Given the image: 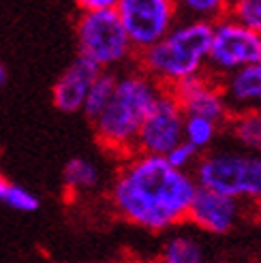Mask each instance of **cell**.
<instances>
[{
    "label": "cell",
    "mask_w": 261,
    "mask_h": 263,
    "mask_svg": "<svg viewBox=\"0 0 261 263\" xmlns=\"http://www.w3.org/2000/svg\"><path fill=\"white\" fill-rule=\"evenodd\" d=\"M172 95L178 99L180 107L184 109L187 116L208 118V120H214L223 126L233 116L229 101L223 92V84L210 73H201L178 84L176 88H172Z\"/></svg>",
    "instance_id": "9c48e42d"
},
{
    "label": "cell",
    "mask_w": 261,
    "mask_h": 263,
    "mask_svg": "<svg viewBox=\"0 0 261 263\" xmlns=\"http://www.w3.org/2000/svg\"><path fill=\"white\" fill-rule=\"evenodd\" d=\"M199 189L233 197L246 205L261 203V154L220 148L201 154L193 172Z\"/></svg>",
    "instance_id": "277c9868"
},
{
    "label": "cell",
    "mask_w": 261,
    "mask_h": 263,
    "mask_svg": "<svg viewBox=\"0 0 261 263\" xmlns=\"http://www.w3.org/2000/svg\"><path fill=\"white\" fill-rule=\"evenodd\" d=\"M231 5L223 0H182L178 3L180 20H191V22H206V24H216L229 15Z\"/></svg>",
    "instance_id": "e0dca14e"
},
{
    "label": "cell",
    "mask_w": 261,
    "mask_h": 263,
    "mask_svg": "<svg viewBox=\"0 0 261 263\" xmlns=\"http://www.w3.org/2000/svg\"><path fill=\"white\" fill-rule=\"evenodd\" d=\"M257 212H259V214H261V203H259V205H257Z\"/></svg>",
    "instance_id": "cb8c5ba5"
},
{
    "label": "cell",
    "mask_w": 261,
    "mask_h": 263,
    "mask_svg": "<svg viewBox=\"0 0 261 263\" xmlns=\"http://www.w3.org/2000/svg\"><path fill=\"white\" fill-rule=\"evenodd\" d=\"M246 208L249 205L233 199V197L199 189L189 210V222L199 231L225 235L236 229V225L244 218Z\"/></svg>",
    "instance_id": "30bf717a"
},
{
    "label": "cell",
    "mask_w": 261,
    "mask_h": 263,
    "mask_svg": "<svg viewBox=\"0 0 261 263\" xmlns=\"http://www.w3.org/2000/svg\"><path fill=\"white\" fill-rule=\"evenodd\" d=\"M0 203H5L7 208L17 210V212H24V214L36 212L41 208V199H39L36 193H32L30 189L22 186L17 182H11L3 174H0Z\"/></svg>",
    "instance_id": "d6986e66"
},
{
    "label": "cell",
    "mask_w": 261,
    "mask_h": 263,
    "mask_svg": "<svg viewBox=\"0 0 261 263\" xmlns=\"http://www.w3.org/2000/svg\"><path fill=\"white\" fill-rule=\"evenodd\" d=\"M218 263H223V261H218Z\"/></svg>",
    "instance_id": "d4e9b609"
},
{
    "label": "cell",
    "mask_w": 261,
    "mask_h": 263,
    "mask_svg": "<svg viewBox=\"0 0 261 263\" xmlns=\"http://www.w3.org/2000/svg\"><path fill=\"white\" fill-rule=\"evenodd\" d=\"M225 126L236 148L261 154V111H238L229 118Z\"/></svg>",
    "instance_id": "5bb4252c"
},
{
    "label": "cell",
    "mask_w": 261,
    "mask_h": 263,
    "mask_svg": "<svg viewBox=\"0 0 261 263\" xmlns=\"http://www.w3.org/2000/svg\"><path fill=\"white\" fill-rule=\"evenodd\" d=\"M118 15L135 51L161 43L180 22L178 5L172 0H120Z\"/></svg>",
    "instance_id": "52a82bcc"
},
{
    "label": "cell",
    "mask_w": 261,
    "mask_h": 263,
    "mask_svg": "<svg viewBox=\"0 0 261 263\" xmlns=\"http://www.w3.org/2000/svg\"><path fill=\"white\" fill-rule=\"evenodd\" d=\"M163 90L165 88H161L141 69L118 75L116 92L107 109L92 122L101 146L114 154H122L124 159L135 154L139 130L156 101L161 99Z\"/></svg>",
    "instance_id": "7a4b0ae2"
},
{
    "label": "cell",
    "mask_w": 261,
    "mask_h": 263,
    "mask_svg": "<svg viewBox=\"0 0 261 263\" xmlns=\"http://www.w3.org/2000/svg\"><path fill=\"white\" fill-rule=\"evenodd\" d=\"M261 62V34L236 17L225 15L212 24V43L208 56V73L223 82L225 77Z\"/></svg>",
    "instance_id": "8992f818"
},
{
    "label": "cell",
    "mask_w": 261,
    "mask_h": 263,
    "mask_svg": "<svg viewBox=\"0 0 261 263\" xmlns=\"http://www.w3.org/2000/svg\"><path fill=\"white\" fill-rule=\"evenodd\" d=\"M165 159H167L169 165L176 167V169H180V172H189V174H193V172H195V167H197V163H199V159H201V152H199V150H195L191 143L182 141L180 146H176L172 152L165 156Z\"/></svg>",
    "instance_id": "44dd1931"
},
{
    "label": "cell",
    "mask_w": 261,
    "mask_h": 263,
    "mask_svg": "<svg viewBox=\"0 0 261 263\" xmlns=\"http://www.w3.org/2000/svg\"><path fill=\"white\" fill-rule=\"evenodd\" d=\"M220 126L214 120H208V118H199V116H187L184 122V141L191 143L195 150H199L201 154L210 152L214 141L220 133Z\"/></svg>",
    "instance_id": "ac0fdd59"
},
{
    "label": "cell",
    "mask_w": 261,
    "mask_h": 263,
    "mask_svg": "<svg viewBox=\"0 0 261 263\" xmlns=\"http://www.w3.org/2000/svg\"><path fill=\"white\" fill-rule=\"evenodd\" d=\"M197 180L180 172L165 156L130 154L116 176L109 201L116 214L146 231H169L189 220Z\"/></svg>",
    "instance_id": "6da1fadb"
},
{
    "label": "cell",
    "mask_w": 261,
    "mask_h": 263,
    "mask_svg": "<svg viewBox=\"0 0 261 263\" xmlns=\"http://www.w3.org/2000/svg\"><path fill=\"white\" fill-rule=\"evenodd\" d=\"M7 77H9V73H7L5 62H0V88H5V84H7Z\"/></svg>",
    "instance_id": "603a6c76"
},
{
    "label": "cell",
    "mask_w": 261,
    "mask_h": 263,
    "mask_svg": "<svg viewBox=\"0 0 261 263\" xmlns=\"http://www.w3.org/2000/svg\"><path fill=\"white\" fill-rule=\"evenodd\" d=\"M118 0H82L80 9H90V11H103V9H116Z\"/></svg>",
    "instance_id": "7402d4cb"
},
{
    "label": "cell",
    "mask_w": 261,
    "mask_h": 263,
    "mask_svg": "<svg viewBox=\"0 0 261 263\" xmlns=\"http://www.w3.org/2000/svg\"><path fill=\"white\" fill-rule=\"evenodd\" d=\"M99 182H101V172L90 159L75 156L62 169V186L71 195L92 191Z\"/></svg>",
    "instance_id": "9a60e30c"
},
{
    "label": "cell",
    "mask_w": 261,
    "mask_h": 263,
    "mask_svg": "<svg viewBox=\"0 0 261 263\" xmlns=\"http://www.w3.org/2000/svg\"><path fill=\"white\" fill-rule=\"evenodd\" d=\"M184 122L187 114L180 107L178 99L172 95V90H163L161 99L156 101L139 130L135 152L150 156H167L176 146L184 141Z\"/></svg>",
    "instance_id": "ba28073f"
},
{
    "label": "cell",
    "mask_w": 261,
    "mask_h": 263,
    "mask_svg": "<svg viewBox=\"0 0 261 263\" xmlns=\"http://www.w3.org/2000/svg\"><path fill=\"white\" fill-rule=\"evenodd\" d=\"M75 39L77 56L97 64L101 71L126 62L135 51L120 22L118 9H80L75 17Z\"/></svg>",
    "instance_id": "5b68a950"
},
{
    "label": "cell",
    "mask_w": 261,
    "mask_h": 263,
    "mask_svg": "<svg viewBox=\"0 0 261 263\" xmlns=\"http://www.w3.org/2000/svg\"><path fill=\"white\" fill-rule=\"evenodd\" d=\"M116 84H118V75L114 71H101V75L95 80V84L90 86V92L86 97L84 105V116L88 120H97V118L107 109V105L116 92Z\"/></svg>",
    "instance_id": "2e32d148"
},
{
    "label": "cell",
    "mask_w": 261,
    "mask_h": 263,
    "mask_svg": "<svg viewBox=\"0 0 261 263\" xmlns=\"http://www.w3.org/2000/svg\"><path fill=\"white\" fill-rule=\"evenodd\" d=\"M156 263H206L203 244L191 231H174L165 238Z\"/></svg>",
    "instance_id": "4fadbf2b"
},
{
    "label": "cell",
    "mask_w": 261,
    "mask_h": 263,
    "mask_svg": "<svg viewBox=\"0 0 261 263\" xmlns=\"http://www.w3.org/2000/svg\"><path fill=\"white\" fill-rule=\"evenodd\" d=\"M229 13L251 30L261 34V0H238L231 5Z\"/></svg>",
    "instance_id": "ffe728a7"
},
{
    "label": "cell",
    "mask_w": 261,
    "mask_h": 263,
    "mask_svg": "<svg viewBox=\"0 0 261 263\" xmlns=\"http://www.w3.org/2000/svg\"><path fill=\"white\" fill-rule=\"evenodd\" d=\"M101 75V69L86 58L77 56L62 75L56 80L54 88H51V101H54L56 109L62 114H77L84 111L86 97L90 92V86Z\"/></svg>",
    "instance_id": "8fae6325"
},
{
    "label": "cell",
    "mask_w": 261,
    "mask_h": 263,
    "mask_svg": "<svg viewBox=\"0 0 261 263\" xmlns=\"http://www.w3.org/2000/svg\"><path fill=\"white\" fill-rule=\"evenodd\" d=\"M212 24L180 20L161 43L141 51L139 64L165 90L197 77L208 69Z\"/></svg>",
    "instance_id": "3957f363"
},
{
    "label": "cell",
    "mask_w": 261,
    "mask_h": 263,
    "mask_svg": "<svg viewBox=\"0 0 261 263\" xmlns=\"http://www.w3.org/2000/svg\"><path fill=\"white\" fill-rule=\"evenodd\" d=\"M220 84L233 114L251 109L261 111V62L225 77Z\"/></svg>",
    "instance_id": "7c38bea8"
}]
</instances>
